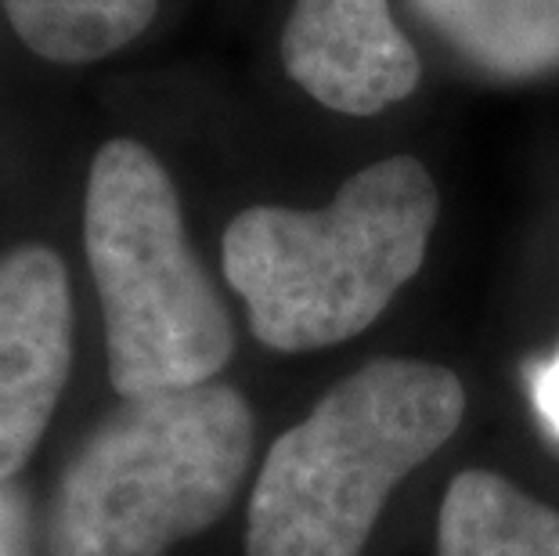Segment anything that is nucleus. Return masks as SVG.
Returning <instances> with one entry per match:
<instances>
[{
    "mask_svg": "<svg viewBox=\"0 0 559 556\" xmlns=\"http://www.w3.org/2000/svg\"><path fill=\"white\" fill-rule=\"evenodd\" d=\"M412 11L495 80L559 73V0H412Z\"/></svg>",
    "mask_w": 559,
    "mask_h": 556,
    "instance_id": "nucleus-7",
    "label": "nucleus"
},
{
    "mask_svg": "<svg viewBox=\"0 0 559 556\" xmlns=\"http://www.w3.org/2000/svg\"><path fill=\"white\" fill-rule=\"evenodd\" d=\"M437 556H559V510L491 470H462L437 517Z\"/></svg>",
    "mask_w": 559,
    "mask_h": 556,
    "instance_id": "nucleus-8",
    "label": "nucleus"
},
{
    "mask_svg": "<svg viewBox=\"0 0 559 556\" xmlns=\"http://www.w3.org/2000/svg\"><path fill=\"white\" fill-rule=\"evenodd\" d=\"M253 409L228 383L123 398L55 484L47 556H166L231 510Z\"/></svg>",
    "mask_w": 559,
    "mask_h": 556,
    "instance_id": "nucleus-3",
    "label": "nucleus"
},
{
    "mask_svg": "<svg viewBox=\"0 0 559 556\" xmlns=\"http://www.w3.org/2000/svg\"><path fill=\"white\" fill-rule=\"evenodd\" d=\"M466 416L451 369L376 358L285 430L246 510V556H361L390 492Z\"/></svg>",
    "mask_w": 559,
    "mask_h": 556,
    "instance_id": "nucleus-2",
    "label": "nucleus"
},
{
    "mask_svg": "<svg viewBox=\"0 0 559 556\" xmlns=\"http://www.w3.org/2000/svg\"><path fill=\"white\" fill-rule=\"evenodd\" d=\"M437 214V185L419 159H379L347 177L325 210H242L221 242L224 279L264 347H336L419 275Z\"/></svg>",
    "mask_w": 559,
    "mask_h": 556,
    "instance_id": "nucleus-1",
    "label": "nucleus"
},
{
    "mask_svg": "<svg viewBox=\"0 0 559 556\" xmlns=\"http://www.w3.org/2000/svg\"><path fill=\"white\" fill-rule=\"evenodd\" d=\"M73 369V293L51 246L0 257V484L44 441Z\"/></svg>",
    "mask_w": 559,
    "mask_h": 556,
    "instance_id": "nucleus-5",
    "label": "nucleus"
},
{
    "mask_svg": "<svg viewBox=\"0 0 559 556\" xmlns=\"http://www.w3.org/2000/svg\"><path fill=\"white\" fill-rule=\"evenodd\" d=\"M282 66L296 87L343 116H376L419 87L423 62L390 0H293Z\"/></svg>",
    "mask_w": 559,
    "mask_h": 556,
    "instance_id": "nucleus-6",
    "label": "nucleus"
},
{
    "mask_svg": "<svg viewBox=\"0 0 559 556\" xmlns=\"http://www.w3.org/2000/svg\"><path fill=\"white\" fill-rule=\"evenodd\" d=\"M534 401H538L542 419L559 434V358L534 376Z\"/></svg>",
    "mask_w": 559,
    "mask_h": 556,
    "instance_id": "nucleus-11",
    "label": "nucleus"
},
{
    "mask_svg": "<svg viewBox=\"0 0 559 556\" xmlns=\"http://www.w3.org/2000/svg\"><path fill=\"white\" fill-rule=\"evenodd\" d=\"M83 253L98 289L116 394L188 390L228 365L231 311L188 242L170 174L134 138H112L94 152Z\"/></svg>",
    "mask_w": 559,
    "mask_h": 556,
    "instance_id": "nucleus-4",
    "label": "nucleus"
},
{
    "mask_svg": "<svg viewBox=\"0 0 559 556\" xmlns=\"http://www.w3.org/2000/svg\"><path fill=\"white\" fill-rule=\"evenodd\" d=\"M0 556H37V517L19 481L0 484Z\"/></svg>",
    "mask_w": 559,
    "mask_h": 556,
    "instance_id": "nucleus-10",
    "label": "nucleus"
},
{
    "mask_svg": "<svg viewBox=\"0 0 559 556\" xmlns=\"http://www.w3.org/2000/svg\"><path fill=\"white\" fill-rule=\"evenodd\" d=\"M15 37L51 66H91L134 44L159 0H0Z\"/></svg>",
    "mask_w": 559,
    "mask_h": 556,
    "instance_id": "nucleus-9",
    "label": "nucleus"
}]
</instances>
